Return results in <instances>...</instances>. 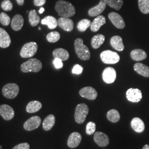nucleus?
I'll return each mask as SVG.
<instances>
[{
    "instance_id": "obj_36",
    "label": "nucleus",
    "mask_w": 149,
    "mask_h": 149,
    "mask_svg": "<svg viewBox=\"0 0 149 149\" xmlns=\"http://www.w3.org/2000/svg\"><path fill=\"white\" fill-rule=\"evenodd\" d=\"M0 22L3 26H7L10 24L11 18L6 13L1 12L0 13Z\"/></svg>"
},
{
    "instance_id": "obj_16",
    "label": "nucleus",
    "mask_w": 149,
    "mask_h": 149,
    "mask_svg": "<svg viewBox=\"0 0 149 149\" xmlns=\"http://www.w3.org/2000/svg\"><path fill=\"white\" fill-rule=\"evenodd\" d=\"M81 140V135L77 132H74L70 135L67 142L68 146L70 148H75L80 145Z\"/></svg>"
},
{
    "instance_id": "obj_30",
    "label": "nucleus",
    "mask_w": 149,
    "mask_h": 149,
    "mask_svg": "<svg viewBox=\"0 0 149 149\" xmlns=\"http://www.w3.org/2000/svg\"><path fill=\"white\" fill-rule=\"evenodd\" d=\"M40 17L38 15L37 12L35 10H32L29 12V22L33 26H37L40 22Z\"/></svg>"
},
{
    "instance_id": "obj_21",
    "label": "nucleus",
    "mask_w": 149,
    "mask_h": 149,
    "mask_svg": "<svg viewBox=\"0 0 149 149\" xmlns=\"http://www.w3.org/2000/svg\"><path fill=\"white\" fill-rule=\"evenodd\" d=\"M131 127L135 132L141 133L145 130L144 123L140 118H134L131 122Z\"/></svg>"
},
{
    "instance_id": "obj_7",
    "label": "nucleus",
    "mask_w": 149,
    "mask_h": 149,
    "mask_svg": "<svg viewBox=\"0 0 149 149\" xmlns=\"http://www.w3.org/2000/svg\"><path fill=\"white\" fill-rule=\"evenodd\" d=\"M19 91V87L16 84H7L2 88V94L6 98L13 99L16 97Z\"/></svg>"
},
{
    "instance_id": "obj_32",
    "label": "nucleus",
    "mask_w": 149,
    "mask_h": 149,
    "mask_svg": "<svg viewBox=\"0 0 149 149\" xmlns=\"http://www.w3.org/2000/svg\"><path fill=\"white\" fill-rule=\"evenodd\" d=\"M106 5L116 10H119L123 5V0H103Z\"/></svg>"
},
{
    "instance_id": "obj_17",
    "label": "nucleus",
    "mask_w": 149,
    "mask_h": 149,
    "mask_svg": "<svg viewBox=\"0 0 149 149\" xmlns=\"http://www.w3.org/2000/svg\"><path fill=\"white\" fill-rule=\"evenodd\" d=\"M11 43V38L8 33L4 29L0 28V47L8 48L10 47Z\"/></svg>"
},
{
    "instance_id": "obj_14",
    "label": "nucleus",
    "mask_w": 149,
    "mask_h": 149,
    "mask_svg": "<svg viewBox=\"0 0 149 149\" xmlns=\"http://www.w3.org/2000/svg\"><path fill=\"white\" fill-rule=\"evenodd\" d=\"M94 141L99 146L106 147L109 143V139L106 134L97 132L94 135Z\"/></svg>"
},
{
    "instance_id": "obj_8",
    "label": "nucleus",
    "mask_w": 149,
    "mask_h": 149,
    "mask_svg": "<svg viewBox=\"0 0 149 149\" xmlns=\"http://www.w3.org/2000/svg\"><path fill=\"white\" fill-rule=\"evenodd\" d=\"M117 73L114 68L108 67L103 70L102 73V79L106 84H112L116 79Z\"/></svg>"
},
{
    "instance_id": "obj_22",
    "label": "nucleus",
    "mask_w": 149,
    "mask_h": 149,
    "mask_svg": "<svg viewBox=\"0 0 149 149\" xmlns=\"http://www.w3.org/2000/svg\"><path fill=\"white\" fill-rule=\"evenodd\" d=\"M111 45L114 49L119 52H122L124 49L122 38L118 36H116L111 38Z\"/></svg>"
},
{
    "instance_id": "obj_45",
    "label": "nucleus",
    "mask_w": 149,
    "mask_h": 149,
    "mask_svg": "<svg viewBox=\"0 0 149 149\" xmlns=\"http://www.w3.org/2000/svg\"><path fill=\"white\" fill-rule=\"evenodd\" d=\"M143 149H149V145H145L144 147H143Z\"/></svg>"
},
{
    "instance_id": "obj_46",
    "label": "nucleus",
    "mask_w": 149,
    "mask_h": 149,
    "mask_svg": "<svg viewBox=\"0 0 149 149\" xmlns=\"http://www.w3.org/2000/svg\"><path fill=\"white\" fill-rule=\"evenodd\" d=\"M0 149H2V147L0 145Z\"/></svg>"
},
{
    "instance_id": "obj_24",
    "label": "nucleus",
    "mask_w": 149,
    "mask_h": 149,
    "mask_svg": "<svg viewBox=\"0 0 149 149\" xmlns=\"http://www.w3.org/2000/svg\"><path fill=\"white\" fill-rule=\"evenodd\" d=\"M134 69L138 74L145 77H149V67L143 64L136 63L134 65Z\"/></svg>"
},
{
    "instance_id": "obj_29",
    "label": "nucleus",
    "mask_w": 149,
    "mask_h": 149,
    "mask_svg": "<svg viewBox=\"0 0 149 149\" xmlns=\"http://www.w3.org/2000/svg\"><path fill=\"white\" fill-rule=\"evenodd\" d=\"M105 37L102 34H97L92 38L91 46L93 49L100 48L104 42Z\"/></svg>"
},
{
    "instance_id": "obj_5",
    "label": "nucleus",
    "mask_w": 149,
    "mask_h": 149,
    "mask_svg": "<svg viewBox=\"0 0 149 149\" xmlns=\"http://www.w3.org/2000/svg\"><path fill=\"white\" fill-rule=\"evenodd\" d=\"M38 45L36 42L25 44L22 48L20 55L23 58H29L33 56L37 52Z\"/></svg>"
},
{
    "instance_id": "obj_1",
    "label": "nucleus",
    "mask_w": 149,
    "mask_h": 149,
    "mask_svg": "<svg viewBox=\"0 0 149 149\" xmlns=\"http://www.w3.org/2000/svg\"><path fill=\"white\" fill-rule=\"evenodd\" d=\"M55 9L61 17L70 18L74 16L76 13L74 6L69 2L63 0L58 1L56 3Z\"/></svg>"
},
{
    "instance_id": "obj_20",
    "label": "nucleus",
    "mask_w": 149,
    "mask_h": 149,
    "mask_svg": "<svg viewBox=\"0 0 149 149\" xmlns=\"http://www.w3.org/2000/svg\"><path fill=\"white\" fill-rule=\"evenodd\" d=\"M106 23V18L103 16H98L91 23V30L92 32L98 31L101 27Z\"/></svg>"
},
{
    "instance_id": "obj_4",
    "label": "nucleus",
    "mask_w": 149,
    "mask_h": 149,
    "mask_svg": "<svg viewBox=\"0 0 149 149\" xmlns=\"http://www.w3.org/2000/svg\"><path fill=\"white\" fill-rule=\"evenodd\" d=\"M89 108L85 103L78 104L75 109L74 120L78 124H82L85 122L87 116L88 114Z\"/></svg>"
},
{
    "instance_id": "obj_40",
    "label": "nucleus",
    "mask_w": 149,
    "mask_h": 149,
    "mask_svg": "<svg viewBox=\"0 0 149 149\" xmlns=\"http://www.w3.org/2000/svg\"><path fill=\"white\" fill-rule=\"evenodd\" d=\"M53 64L54 67L57 69H61L63 67V61L60 59L58 58H54L53 61Z\"/></svg>"
},
{
    "instance_id": "obj_13",
    "label": "nucleus",
    "mask_w": 149,
    "mask_h": 149,
    "mask_svg": "<svg viewBox=\"0 0 149 149\" xmlns=\"http://www.w3.org/2000/svg\"><path fill=\"white\" fill-rule=\"evenodd\" d=\"M0 115L6 120H10L15 117L13 109L7 104L0 106Z\"/></svg>"
},
{
    "instance_id": "obj_11",
    "label": "nucleus",
    "mask_w": 149,
    "mask_h": 149,
    "mask_svg": "<svg viewBox=\"0 0 149 149\" xmlns=\"http://www.w3.org/2000/svg\"><path fill=\"white\" fill-rule=\"evenodd\" d=\"M126 96L128 101L133 103H138L142 98V93L138 88H129L126 92Z\"/></svg>"
},
{
    "instance_id": "obj_9",
    "label": "nucleus",
    "mask_w": 149,
    "mask_h": 149,
    "mask_svg": "<svg viewBox=\"0 0 149 149\" xmlns=\"http://www.w3.org/2000/svg\"><path fill=\"white\" fill-rule=\"evenodd\" d=\"M41 118L38 116H33L29 118L24 123L23 127L27 131H32L37 129L41 124Z\"/></svg>"
},
{
    "instance_id": "obj_42",
    "label": "nucleus",
    "mask_w": 149,
    "mask_h": 149,
    "mask_svg": "<svg viewBox=\"0 0 149 149\" xmlns=\"http://www.w3.org/2000/svg\"><path fill=\"white\" fill-rule=\"evenodd\" d=\"M46 2V0H34V5L39 7L44 5Z\"/></svg>"
},
{
    "instance_id": "obj_37",
    "label": "nucleus",
    "mask_w": 149,
    "mask_h": 149,
    "mask_svg": "<svg viewBox=\"0 0 149 149\" xmlns=\"http://www.w3.org/2000/svg\"><path fill=\"white\" fill-rule=\"evenodd\" d=\"M96 129V124L92 122L88 123L86 125V133L87 135H92L95 133Z\"/></svg>"
},
{
    "instance_id": "obj_6",
    "label": "nucleus",
    "mask_w": 149,
    "mask_h": 149,
    "mask_svg": "<svg viewBox=\"0 0 149 149\" xmlns=\"http://www.w3.org/2000/svg\"><path fill=\"white\" fill-rule=\"evenodd\" d=\"M102 62L106 64H115L120 60V56L118 54L111 50H105L102 52L100 55Z\"/></svg>"
},
{
    "instance_id": "obj_39",
    "label": "nucleus",
    "mask_w": 149,
    "mask_h": 149,
    "mask_svg": "<svg viewBox=\"0 0 149 149\" xmlns=\"http://www.w3.org/2000/svg\"><path fill=\"white\" fill-rule=\"evenodd\" d=\"M83 71V68L79 64L75 65L72 70V72L74 74H81Z\"/></svg>"
},
{
    "instance_id": "obj_3",
    "label": "nucleus",
    "mask_w": 149,
    "mask_h": 149,
    "mask_svg": "<svg viewBox=\"0 0 149 149\" xmlns=\"http://www.w3.org/2000/svg\"><path fill=\"white\" fill-rule=\"evenodd\" d=\"M42 69V64L37 59H31L26 62L21 64V70L23 72L27 73L29 72H38Z\"/></svg>"
},
{
    "instance_id": "obj_2",
    "label": "nucleus",
    "mask_w": 149,
    "mask_h": 149,
    "mask_svg": "<svg viewBox=\"0 0 149 149\" xmlns=\"http://www.w3.org/2000/svg\"><path fill=\"white\" fill-rule=\"evenodd\" d=\"M74 50L79 59L88 60L90 59L91 54L89 49L84 44V40L81 38H77L74 40Z\"/></svg>"
},
{
    "instance_id": "obj_23",
    "label": "nucleus",
    "mask_w": 149,
    "mask_h": 149,
    "mask_svg": "<svg viewBox=\"0 0 149 149\" xmlns=\"http://www.w3.org/2000/svg\"><path fill=\"white\" fill-rule=\"evenodd\" d=\"M53 55L54 58H58L63 61H66L69 58V52L63 48H58L55 49L53 52Z\"/></svg>"
},
{
    "instance_id": "obj_15",
    "label": "nucleus",
    "mask_w": 149,
    "mask_h": 149,
    "mask_svg": "<svg viewBox=\"0 0 149 149\" xmlns=\"http://www.w3.org/2000/svg\"><path fill=\"white\" fill-rule=\"evenodd\" d=\"M58 26L66 32H71L74 27V22L69 18L61 17L58 19Z\"/></svg>"
},
{
    "instance_id": "obj_10",
    "label": "nucleus",
    "mask_w": 149,
    "mask_h": 149,
    "mask_svg": "<svg viewBox=\"0 0 149 149\" xmlns=\"http://www.w3.org/2000/svg\"><path fill=\"white\" fill-rule=\"evenodd\" d=\"M79 94L82 97L89 100H95L98 96L96 90L90 86L85 87L81 88L79 91Z\"/></svg>"
},
{
    "instance_id": "obj_12",
    "label": "nucleus",
    "mask_w": 149,
    "mask_h": 149,
    "mask_svg": "<svg viewBox=\"0 0 149 149\" xmlns=\"http://www.w3.org/2000/svg\"><path fill=\"white\" fill-rule=\"evenodd\" d=\"M108 18L112 24L118 29H123L125 27V24L122 17L117 13H109L108 15Z\"/></svg>"
},
{
    "instance_id": "obj_33",
    "label": "nucleus",
    "mask_w": 149,
    "mask_h": 149,
    "mask_svg": "<svg viewBox=\"0 0 149 149\" xmlns=\"http://www.w3.org/2000/svg\"><path fill=\"white\" fill-rule=\"evenodd\" d=\"M139 10L144 14L149 13V0H138Z\"/></svg>"
},
{
    "instance_id": "obj_25",
    "label": "nucleus",
    "mask_w": 149,
    "mask_h": 149,
    "mask_svg": "<svg viewBox=\"0 0 149 149\" xmlns=\"http://www.w3.org/2000/svg\"><path fill=\"white\" fill-rule=\"evenodd\" d=\"M43 25H46L50 29L56 28L58 26V20L53 16H48L44 18L41 21Z\"/></svg>"
},
{
    "instance_id": "obj_26",
    "label": "nucleus",
    "mask_w": 149,
    "mask_h": 149,
    "mask_svg": "<svg viewBox=\"0 0 149 149\" xmlns=\"http://www.w3.org/2000/svg\"><path fill=\"white\" fill-rule=\"evenodd\" d=\"M130 56L134 61H139L146 59L147 58V54L143 50L134 49L132 51Z\"/></svg>"
},
{
    "instance_id": "obj_35",
    "label": "nucleus",
    "mask_w": 149,
    "mask_h": 149,
    "mask_svg": "<svg viewBox=\"0 0 149 149\" xmlns=\"http://www.w3.org/2000/svg\"><path fill=\"white\" fill-rule=\"evenodd\" d=\"M60 38V34L58 32H52L48 33L47 36V39L49 43H55L59 41Z\"/></svg>"
},
{
    "instance_id": "obj_43",
    "label": "nucleus",
    "mask_w": 149,
    "mask_h": 149,
    "mask_svg": "<svg viewBox=\"0 0 149 149\" xmlns=\"http://www.w3.org/2000/svg\"><path fill=\"white\" fill-rule=\"evenodd\" d=\"M16 1L19 6L23 5L24 3V0H16Z\"/></svg>"
},
{
    "instance_id": "obj_34",
    "label": "nucleus",
    "mask_w": 149,
    "mask_h": 149,
    "mask_svg": "<svg viewBox=\"0 0 149 149\" xmlns=\"http://www.w3.org/2000/svg\"><path fill=\"white\" fill-rule=\"evenodd\" d=\"M91 22L89 19H84L80 21L77 24V29L81 32H84L87 30L88 28L91 27Z\"/></svg>"
},
{
    "instance_id": "obj_38",
    "label": "nucleus",
    "mask_w": 149,
    "mask_h": 149,
    "mask_svg": "<svg viewBox=\"0 0 149 149\" xmlns=\"http://www.w3.org/2000/svg\"><path fill=\"white\" fill-rule=\"evenodd\" d=\"M1 8L5 11H11L13 9V4L10 0H4L1 4Z\"/></svg>"
},
{
    "instance_id": "obj_27",
    "label": "nucleus",
    "mask_w": 149,
    "mask_h": 149,
    "mask_svg": "<svg viewBox=\"0 0 149 149\" xmlns=\"http://www.w3.org/2000/svg\"><path fill=\"white\" fill-rule=\"evenodd\" d=\"M55 117L53 114H50L45 118L43 123V128L45 131L51 130L55 125Z\"/></svg>"
},
{
    "instance_id": "obj_44",
    "label": "nucleus",
    "mask_w": 149,
    "mask_h": 149,
    "mask_svg": "<svg viewBox=\"0 0 149 149\" xmlns=\"http://www.w3.org/2000/svg\"><path fill=\"white\" fill-rule=\"evenodd\" d=\"M44 11H45V9H44L43 7H41L40 9L39 10V13L40 14H42L43 12H44Z\"/></svg>"
},
{
    "instance_id": "obj_28",
    "label": "nucleus",
    "mask_w": 149,
    "mask_h": 149,
    "mask_svg": "<svg viewBox=\"0 0 149 149\" xmlns=\"http://www.w3.org/2000/svg\"><path fill=\"white\" fill-rule=\"evenodd\" d=\"M42 104L40 102L33 101L30 102L26 107V111L29 113L37 112L42 108Z\"/></svg>"
},
{
    "instance_id": "obj_19",
    "label": "nucleus",
    "mask_w": 149,
    "mask_h": 149,
    "mask_svg": "<svg viewBox=\"0 0 149 149\" xmlns=\"http://www.w3.org/2000/svg\"><path fill=\"white\" fill-rule=\"evenodd\" d=\"M24 24V18L21 15H16L11 21V27L15 31H19L22 29Z\"/></svg>"
},
{
    "instance_id": "obj_31",
    "label": "nucleus",
    "mask_w": 149,
    "mask_h": 149,
    "mask_svg": "<svg viewBox=\"0 0 149 149\" xmlns=\"http://www.w3.org/2000/svg\"><path fill=\"white\" fill-rule=\"evenodd\" d=\"M107 117L108 120L111 122L117 123L120 120V116L117 110L113 109L107 112Z\"/></svg>"
},
{
    "instance_id": "obj_18",
    "label": "nucleus",
    "mask_w": 149,
    "mask_h": 149,
    "mask_svg": "<svg viewBox=\"0 0 149 149\" xmlns=\"http://www.w3.org/2000/svg\"><path fill=\"white\" fill-rule=\"evenodd\" d=\"M106 7V3L103 0L100 1V3L98 5L91 8L88 11V15L91 17H95L99 16L104 11Z\"/></svg>"
},
{
    "instance_id": "obj_41",
    "label": "nucleus",
    "mask_w": 149,
    "mask_h": 149,
    "mask_svg": "<svg viewBox=\"0 0 149 149\" xmlns=\"http://www.w3.org/2000/svg\"><path fill=\"white\" fill-rule=\"evenodd\" d=\"M30 146L28 143H24L21 144H18L15 146L12 149H29Z\"/></svg>"
}]
</instances>
